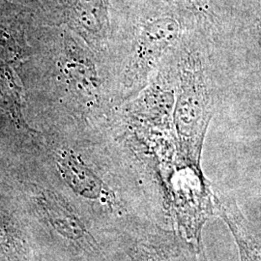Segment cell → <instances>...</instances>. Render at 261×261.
<instances>
[{"instance_id":"obj_1","label":"cell","mask_w":261,"mask_h":261,"mask_svg":"<svg viewBox=\"0 0 261 261\" xmlns=\"http://www.w3.org/2000/svg\"><path fill=\"white\" fill-rule=\"evenodd\" d=\"M179 32V23L172 18L155 19L143 28L128 74L132 86L144 83L160 57L176 41Z\"/></svg>"},{"instance_id":"obj_2","label":"cell","mask_w":261,"mask_h":261,"mask_svg":"<svg viewBox=\"0 0 261 261\" xmlns=\"http://www.w3.org/2000/svg\"><path fill=\"white\" fill-rule=\"evenodd\" d=\"M193 79L187 77L178 100L176 122L178 130L191 134L203 119L204 100L202 92L197 89Z\"/></svg>"},{"instance_id":"obj_3","label":"cell","mask_w":261,"mask_h":261,"mask_svg":"<svg viewBox=\"0 0 261 261\" xmlns=\"http://www.w3.org/2000/svg\"><path fill=\"white\" fill-rule=\"evenodd\" d=\"M62 168H65L66 174L75 186L84 196H97L100 190L101 184L98 179L86 168L79 164L75 159L69 157L64 163H62Z\"/></svg>"},{"instance_id":"obj_4","label":"cell","mask_w":261,"mask_h":261,"mask_svg":"<svg viewBox=\"0 0 261 261\" xmlns=\"http://www.w3.org/2000/svg\"><path fill=\"white\" fill-rule=\"evenodd\" d=\"M77 16L90 29H98L103 19V2L101 0H77Z\"/></svg>"},{"instance_id":"obj_5","label":"cell","mask_w":261,"mask_h":261,"mask_svg":"<svg viewBox=\"0 0 261 261\" xmlns=\"http://www.w3.org/2000/svg\"><path fill=\"white\" fill-rule=\"evenodd\" d=\"M230 224L232 231L235 234L237 242L240 249L241 260L242 261H261V255L257 248L254 246V243L249 237V234L245 231L243 225L237 224L236 221L232 222L230 219H227Z\"/></svg>"},{"instance_id":"obj_6","label":"cell","mask_w":261,"mask_h":261,"mask_svg":"<svg viewBox=\"0 0 261 261\" xmlns=\"http://www.w3.org/2000/svg\"><path fill=\"white\" fill-rule=\"evenodd\" d=\"M173 1H176L181 4H185V5H192V6H195L196 4H198V0H173Z\"/></svg>"},{"instance_id":"obj_7","label":"cell","mask_w":261,"mask_h":261,"mask_svg":"<svg viewBox=\"0 0 261 261\" xmlns=\"http://www.w3.org/2000/svg\"><path fill=\"white\" fill-rule=\"evenodd\" d=\"M259 37H260V44H261V27H260V29H259Z\"/></svg>"},{"instance_id":"obj_8","label":"cell","mask_w":261,"mask_h":261,"mask_svg":"<svg viewBox=\"0 0 261 261\" xmlns=\"http://www.w3.org/2000/svg\"><path fill=\"white\" fill-rule=\"evenodd\" d=\"M146 259H147V258H146ZM147 261H155L154 260V259H152V258H149V257H148V259H147ZM157 261V260H156Z\"/></svg>"}]
</instances>
